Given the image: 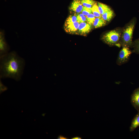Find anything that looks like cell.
Here are the masks:
<instances>
[{
	"instance_id": "cell-22",
	"label": "cell",
	"mask_w": 139,
	"mask_h": 139,
	"mask_svg": "<svg viewBox=\"0 0 139 139\" xmlns=\"http://www.w3.org/2000/svg\"><path fill=\"white\" fill-rule=\"evenodd\" d=\"M57 139H68V138L67 137H64L62 135H60L58 136Z\"/></svg>"
},
{
	"instance_id": "cell-10",
	"label": "cell",
	"mask_w": 139,
	"mask_h": 139,
	"mask_svg": "<svg viewBox=\"0 0 139 139\" xmlns=\"http://www.w3.org/2000/svg\"><path fill=\"white\" fill-rule=\"evenodd\" d=\"M139 126V112L135 116L132 120L130 127L129 130L131 131H133Z\"/></svg>"
},
{
	"instance_id": "cell-6",
	"label": "cell",
	"mask_w": 139,
	"mask_h": 139,
	"mask_svg": "<svg viewBox=\"0 0 139 139\" xmlns=\"http://www.w3.org/2000/svg\"><path fill=\"white\" fill-rule=\"evenodd\" d=\"M92 25L86 22L80 23L78 28L77 34L86 36L92 30Z\"/></svg>"
},
{
	"instance_id": "cell-16",
	"label": "cell",
	"mask_w": 139,
	"mask_h": 139,
	"mask_svg": "<svg viewBox=\"0 0 139 139\" xmlns=\"http://www.w3.org/2000/svg\"><path fill=\"white\" fill-rule=\"evenodd\" d=\"M91 9L92 13L96 18L101 17V15L100 13L97 5V2L92 6Z\"/></svg>"
},
{
	"instance_id": "cell-13",
	"label": "cell",
	"mask_w": 139,
	"mask_h": 139,
	"mask_svg": "<svg viewBox=\"0 0 139 139\" xmlns=\"http://www.w3.org/2000/svg\"><path fill=\"white\" fill-rule=\"evenodd\" d=\"M97 5L99 11L101 15L111 9L108 6L102 3L97 2Z\"/></svg>"
},
{
	"instance_id": "cell-23",
	"label": "cell",
	"mask_w": 139,
	"mask_h": 139,
	"mask_svg": "<svg viewBox=\"0 0 139 139\" xmlns=\"http://www.w3.org/2000/svg\"><path fill=\"white\" fill-rule=\"evenodd\" d=\"M71 139H82V138L81 137L76 136V137H75L71 138Z\"/></svg>"
},
{
	"instance_id": "cell-14",
	"label": "cell",
	"mask_w": 139,
	"mask_h": 139,
	"mask_svg": "<svg viewBox=\"0 0 139 139\" xmlns=\"http://www.w3.org/2000/svg\"><path fill=\"white\" fill-rule=\"evenodd\" d=\"M83 7L91 8L92 6L97 3L93 0H80Z\"/></svg>"
},
{
	"instance_id": "cell-21",
	"label": "cell",
	"mask_w": 139,
	"mask_h": 139,
	"mask_svg": "<svg viewBox=\"0 0 139 139\" xmlns=\"http://www.w3.org/2000/svg\"><path fill=\"white\" fill-rule=\"evenodd\" d=\"M7 89V88L4 85L0 80V94L6 91Z\"/></svg>"
},
{
	"instance_id": "cell-8",
	"label": "cell",
	"mask_w": 139,
	"mask_h": 139,
	"mask_svg": "<svg viewBox=\"0 0 139 139\" xmlns=\"http://www.w3.org/2000/svg\"><path fill=\"white\" fill-rule=\"evenodd\" d=\"M131 101L133 106L139 111V88L135 90L131 98Z\"/></svg>"
},
{
	"instance_id": "cell-11",
	"label": "cell",
	"mask_w": 139,
	"mask_h": 139,
	"mask_svg": "<svg viewBox=\"0 0 139 139\" xmlns=\"http://www.w3.org/2000/svg\"><path fill=\"white\" fill-rule=\"evenodd\" d=\"M106 24V21L101 17H96L93 24L94 28H99L105 25Z\"/></svg>"
},
{
	"instance_id": "cell-18",
	"label": "cell",
	"mask_w": 139,
	"mask_h": 139,
	"mask_svg": "<svg viewBox=\"0 0 139 139\" xmlns=\"http://www.w3.org/2000/svg\"><path fill=\"white\" fill-rule=\"evenodd\" d=\"M133 52L139 54V39L135 40L133 42Z\"/></svg>"
},
{
	"instance_id": "cell-2",
	"label": "cell",
	"mask_w": 139,
	"mask_h": 139,
	"mask_svg": "<svg viewBox=\"0 0 139 139\" xmlns=\"http://www.w3.org/2000/svg\"><path fill=\"white\" fill-rule=\"evenodd\" d=\"M135 23L136 19H134L124 30L120 40L123 47H133V34Z\"/></svg>"
},
{
	"instance_id": "cell-3",
	"label": "cell",
	"mask_w": 139,
	"mask_h": 139,
	"mask_svg": "<svg viewBox=\"0 0 139 139\" xmlns=\"http://www.w3.org/2000/svg\"><path fill=\"white\" fill-rule=\"evenodd\" d=\"M120 34L116 30H112L105 34L102 37V41L109 45L111 46L115 45L120 40Z\"/></svg>"
},
{
	"instance_id": "cell-1",
	"label": "cell",
	"mask_w": 139,
	"mask_h": 139,
	"mask_svg": "<svg viewBox=\"0 0 139 139\" xmlns=\"http://www.w3.org/2000/svg\"><path fill=\"white\" fill-rule=\"evenodd\" d=\"M25 64L24 60L14 51L0 57V79L9 78L20 80Z\"/></svg>"
},
{
	"instance_id": "cell-12",
	"label": "cell",
	"mask_w": 139,
	"mask_h": 139,
	"mask_svg": "<svg viewBox=\"0 0 139 139\" xmlns=\"http://www.w3.org/2000/svg\"><path fill=\"white\" fill-rule=\"evenodd\" d=\"M114 13L111 9L101 15L102 18L105 21L109 22L114 16Z\"/></svg>"
},
{
	"instance_id": "cell-17",
	"label": "cell",
	"mask_w": 139,
	"mask_h": 139,
	"mask_svg": "<svg viewBox=\"0 0 139 139\" xmlns=\"http://www.w3.org/2000/svg\"><path fill=\"white\" fill-rule=\"evenodd\" d=\"M75 14L77 17V21L79 23L86 22V16L82 13Z\"/></svg>"
},
{
	"instance_id": "cell-4",
	"label": "cell",
	"mask_w": 139,
	"mask_h": 139,
	"mask_svg": "<svg viewBox=\"0 0 139 139\" xmlns=\"http://www.w3.org/2000/svg\"><path fill=\"white\" fill-rule=\"evenodd\" d=\"M132 53L129 47L123 46L120 51L116 60V63L119 65L123 64L128 62Z\"/></svg>"
},
{
	"instance_id": "cell-9",
	"label": "cell",
	"mask_w": 139,
	"mask_h": 139,
	"mask_svg": "<svg viewBox=\"0 0 139 139\" xmlns=\"http://www.w3.org/2000/svg\"><path fill=\"white\" fill-rule=\"evenodd\" d=\"M79 23L77 21L68 25H64L65 31L68 33L72 34H77Z\"/></svg>"
},
{
	"instance_id": "cell-20",
	"label": "cell",
	"mask_w": 139,
	"mask_h": 139,
	"mask_svg": "<svg viewBox=\"0 0 139 139\" xmlns=\"http://www.w3.org/2000/svg\"><path fill=\"white\" fill-rule=\"evenodd\" d=\"M81 13L86 16L92 13L91 8L84 7Z\"/></svg>"
},
{
	"instance_id": "cell-7",
	"label": "cell",
	"mask_w": 139,
	"mask_h": 139,
	"mask_svg": "<svg viewBox=\"0 0 139 139\" xmlns=\"http://www.w3.org/2000/svg\"><path fill=\"white\" fill-rule=\"evenodd\" d=\"M83 7L80 0H73L69 8L70 11L77 14L81 13Z\"/></svg>"
},
{
	"instance_id": "cell-15",
	"label": "cell",
	"mask_w": 139,
	"mask_h": 139,
	"mask_svg": "<svg viewBox=\"0 0 139 139\" xmlns=\"http://www.w3.org/2000/svg\"><path fill=\"white\" fill-rule=\"evenodd\" d=\"M76 21H77V19L75 14L70 15L66 19L64 25H67Z\"/></svg>"
},
{
	"instance_id": "cell-19",
	"label": "cell",
	"mask_w": 139,
	"mask_h": 139,
	"mask_svg": "<svg viewBox=\"0 0 139 139\" xmlns=\"http://www.w3.org/2000/svg\"><path fill=\"white\" fill-rule=\"evenodd\" d=\"M86 22L89 24L92 25L95 20V17L92 13L86 16Z\"/></svg>"
},
{
	"instance_id": "cell-5",
	"label": "cell",
	"mask_w": 139,
	"mask_h": 139,
	"mask_svg": "<svg viewBox=\"0 0 139 139\" xmlns=\"http://www.w3.org/2000/svg\"><path fill=\"white\" fill-rule=\"evenodd\" d=\"M10 49V47L5 38L4 31L1 29L0 31V57L9 52Z\"/></svg>"
}]
</instances>
